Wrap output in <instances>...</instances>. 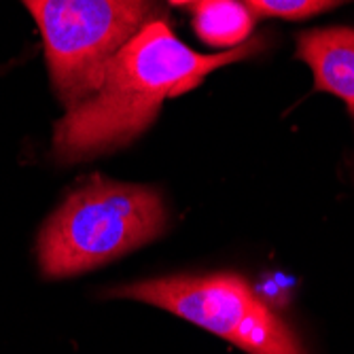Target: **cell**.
Here are the masks:
<instances>
[{
  "instance_id": "obj_5",
  "label": "cell",
  "mask_w": 354,
  "mask_h": 354,
  "mask_svg": "<svg viewBox=\"0 0 354 354\" xmlns=\"http://www.w3.org/2000/svg\"><path fill=\"white\" fill-rule=\"evenodd\" d=\"M297 55L312 68L318 91H329L354 109V30H308L299 37Z\"/></svg>"
},
{
  "instance_id": "obj_3",
  "label": "cell",
  "mask_w": 354,
  "mask_h": 354,
  "mask_svg": "<svg viewBox=\"0 0 354 354\" xmlns=\"http://www.w3.org/2000/svg\"><path fill=\"white\" fill-rule=\"evenodd\" d=\"M37 19L57 98L75 109L100 89L111 59L159 13L157 0H21Z\"/></svg>"
},
{
  "instance_id": "obj_1",
  "label": "cell",
  "mask_w": 354,
  "mask_h": 354,
  "mask_svg": "<svg viewBox=\"0 0 354 354\" xmlns=\"http://www.w3.org/2000/svg\"><path fill=\"white\" fill-rule=\"evenodd\" d=\"M263 47L261 39L204 55L176 39L164 19L149 21L111 59L100 89L66 111L53 134L57 162L75 164L134 140L157 117L162 102L198 87L206 75Z\"/></svg>"
},
{
  "instance_id": "obj_6",
  "label": "cell",
  "mask_w": 354,
  "mask_h": 354,
  "mask_svg": "<svg viewBox=\"0 0 354 354\" xmlns=\"http://www.w3.org/2000/svg\"><path fill=\"white\" fill-rule=\"evenodd\" d=\"M193 28L212 47H238L252 30V13L240 0H198L193 3Z\"/></svg>"
},
{
  "instance_id": "obj_9",
  "label": "cell",
  "mask_w": 354,
  "mask_h": 354,
  "mask_svg": "<svg viewBox=\"0 0 354 354\" xmlns=\"http://www.w3.org/2000/svg\"><path fill=\"white\" fill-rule=\"evenodd\" d=\"M350 111H352V113H354V109H350Z\"/></svg>"
},
{
  "instance_id": "obj_7",
  "label": "cell",
  "mask_w": 354,
  "mask_h": 354,
  "mask_svg": "<svg viewBox=\"0 0 354 354\" xmlns=\"http://www.w3.org/2000/svg\"><path fill=\"white\" fill-rule=\"evenodd\" d=\"M246 9L259 15H278V17H291L301 19L316 13L329 11L337 5L350 3V0H242Z\"/></svg>"
},
{
  "instance_id": "obj_4",
  "label": "cell",
  "mask_w": 354,
  "mask_h": 354,
  "mask_svg": "<svg viewBox=\"0 0 354 354\" xmlns=\"http://www.w3.org/2000/svg\"><path fill=\"white\" fill-rule=\"evenodd\" d=\"M113 295L164 308L248 354H306L291 327L238 274L155 278Z\"/></svg>"
},
{
  "instance_id": "obj_2",
  "label": "cell",
  "mask_w": 354,
  "mask_h": 354,
  "mask_svg": "<svg viewBox=\"0 0 354 354\" xmlns=\"http://www.w3.org/2000/svg\"><path fill=\"white\" fill-rule=\"evenodd\" d=\"M166 225L157 191L91 176L43 225L37 244L41 272L66 278L95 270L162 236Z\"/></svg>"
},
{
  "instance_id": "obj_10",
  "label": "cell",
  "mask_w": 354,
  "mask_h": 354,
  "mask_svg": "<svg viewBox=\"0 0 354 354\" xmlns=\"http://www.w3.org/2000/svg\"><path fill=\"white\" fill-rule=\"evenodd\" d=\"M240 3H242V0H240Z\"/></svg>"
},
{
  "instance_id": "obj_8",
  "label": "cell",
  "mask_w": 354,
  "mask_h": 354,
  "mask_svg": "<svg viewBox=\"0 0 354 354\" xmlns=\"http://www.w3.org/2000/svg\"><path fill=\"white\" fill-rule=\"evenodd\" d=\"M170 3H174V5H193V3H198V0H170Z\"/></svg>"
}]
</instances>
